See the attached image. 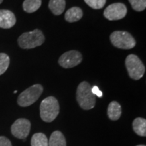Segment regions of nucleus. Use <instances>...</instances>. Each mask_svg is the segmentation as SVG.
I'll return each instance as SVG.
<instances>
[{
	"label": "nucleus",
	"instance_id": "nucleus-1",
	"mask_svg": "<svg viewBox=\"0 0 146 146\" xmlns=\"http://www.w3.org/2000/svg\"><path fill=\"white\" fill-rule=\"evenodd\" d=\"M76 100L85 110L94 108L96 105V96L91 91V87L86 81L82 82L78 85L76 90Z\"/></svg>",
	"mask_w": 146,
	"mask_h": 146
},
{
	"label": "nucleus",
	"instance_id": "nucleus-2",
	"mask_svg": "<svg viewBox=\"0 0 146 146\" xmlns=\"http://www.w3.org/2000/svg\"><path fill=\"white\" fill-rule=\"evenodd\" d=\"M59 112V103L55 97H47L41 102L40 105V116L43 121L46 123L54 121Z\"/></svg>",
	"mask_w": 146,
	"mask_h": 146
},
{
	"label": "nucleus",
	"instance_id": "nucleus-3",
	"mask_svg": "<svg viewBox=\"0 0 146 146\" xmlns=\"http://www.w3.org/2000/svg\"><path fill=\"white\" fill-rule=\"evenodd\" d=\"M45 36L39 29L24 33L18 39V43L23 49H33L44 43Z\"/></svg>",
	"mask_w": 146,
	"mask_h": 146
},
{
	"label": "nucleus",
	"instance_id": "nucleus-4",
	"mask_svg": "<svg viewBox=\"0 0 146 146\" xmlns=\"http://www.w3.org/2000/svg\"><path fill=\"white\" fill-rule=\"evenodd\" d=\"M43 91V87L40 84L32 85L19 95L17 100L18 104L22 107L29 106L39 99Z\"/></svg>",
	"mask_w": 146,
	"mask_h": 146
},
{
	"label": "nucleus",
	"instance_id": "nucleus-5",
	"mask_svg": "<svg viewBox=\"0 0 146 146\" xmlns=\"http://www.w3.org/2000/svg\"><path fill=\"white\" fill-rule=\"evenodd\" d=\"M111 43L114 47L123 50H130L135 46L136 41L133 36L127 31H116L110 36Z\"/></svg>",
	"mask_w": 146,
	"mask_h": 146
},
{
	"label": "nucleus",
	"instance_id": "nucleus-6",
	"mask_svg": "<svg viewBox=\"0 0 146 146\" xmlns=\"http://www.w3.org/2000/svg\"><path fill=\"white\" fill-rule=\"evenodd\" d=\"M125 66L129 76L133 80H139L145 74V66L136 55H129L125 60Z\"/></svg>",
	"mask_w": 146,
	"mask_h": 146
},
{
	"label": "nucleus",
	"instance_id": "nucleus-7",
	"mask_svg": "<svg viewBox=\"0 0 146 146\" xmlns=\"http://www.w3.org/2000/svg\"><path fill=\"white\" fill-rule=\"evenodd\" d=\"M127 8L124 3H114L108 5L104 12V16L109 21H118L125 18Z\"/></svg>",
	"mask_w": 146,
	"mask_h": 146
},
{
	"label": "nucleus",
	"instance_id": "nucleus-8",
	"mask_svg": "<svg viewBox=\"0 0 146 146\" xmlns=\"http://www.w3.org/2000/svg\"><path fill=\"white\" fill-rule=\"evenodd\" d=\"M83 60L81 54L76 50H71L60 56L58 63L64 68H70L79 64Z\"/></svg>",
	"mask_w": 146,
	"mask_h": 146
},
{
	"label": "nucleus",
	"instance_id": "nucleus-9",
	"mask_svg": "<svg viewBox=\"0 0 146 146\" xmlns=\"http://www.w3.org/2000/svg\"><path fill=\"white\" fill-rule=\"evenodd\" d=\"M31 130V123L25 118L16 120L11 127V132L15 137L20 139H25Z\"/></svg>",
	"mask_w": 146,
	"mask_h": 146
},
{
	"label": "nucleus",
	"instance_id": "nucleus-10",
	"mask_svg": "<svg viewBox=\"0 0 146 146\" xmlns=\"http://www.w3.org/2000/svg\"><path fill=\"white\" fill-rule=\"evenodd\" d=\"M14 13L8 10H0V28L10 29L16 24Z\"/></svg>",
	"mask_w": 146,
	"mask_h": 146
},
{
	"label": "nucleus",
	"instance_id": "nucleus-11",
	"mask_svg": "<svg viewBox=\"0 0 146 146\" xmlns=\"http://www.w3.org/2000/svg\"><path fill=\"white\" fill-rule=\"evenodd\" d=\"M108 116L112 120H117L121 116L122 109L120 104L116 101L110 103L108 107Z\"/></svg>",
	"mask_w": 146,
	"mask_h": 146
},
{
	"label": "nucleus",
	"instance_id": "nucleus-12",
	"mask_svg": "<svg viewBox=\"0 0 146 146\" xmlns=\"http://www.w3.org/2000/svg\"><path fill=\"white\" fill-rule=\"evenodd\" d=\"M83 11L78 7H73L67 10L64 18L68 23H74L81 19L83 17Z\"/></svg>",
	"mask_w": 146,
	"mask_h": 146
},
{
	"label": "nucleus",
	"instance_id": "nucleus-13",
	"mask_svg": "<svg viewBox=\"0 0 146 146\" xmlns=\"http://www.w3.org/2000/svg\"><path fill=\"white\" fill-rule=\"evenodd\" d=\"M48 146H66L64 135L59 131H54L48 140Z\"/></svg>",
	"mask_w": 146,
	"mask_h": 146
},
{
	"label": "nucleus",
	"instance_id": "nucleus-14",
	"mask_svg": "<svg viewBox=\"0 0 146 146\" xmlns=\"http://www.w3.org/2000/svg\"><path fill=\"white\" fill-rule=\"evenodd\" d=\"M66 7L65 0H50L49 8L55 15L58 16L63 13Z\"/></svg>",
	"mask_w": 146,
	"mask_h": 146
},
{
	"label": "nucleus",
	"instance_id": "nucleus-15",
	"mask_svg": "<svg viewBox=\"0 0 146 146\" xmlns=\"http://www.w3.org/2000/svg\"><path fill=\"white\" fill-rule=\"evenodd\" d=\"M133 129L137 135L141 137H145L146 120L142 118H135L133 122Z\"/></svg>",
	"mask_w": 146,
	"mask_h": 146
},
{
	"label": "nucleus",
	"instance_id": "nucleus-16",
	"mask_svg": "<svg viewBox=\"0 0 146 146\" xmlns=\"http://www.w3.org/2000/svg\"><path fill=\"white\" fill-rule=\"evenodd\" d=\"M41 0H25L23 3V10L27 13H33L39 9Z\"/></svg>",
	"mask_w": 146,
	"mask_h": 146
},
{
	"label": "nucleus",
	"instance_id": "nucleus-17",
	"mask_svg": "<svg viewBox=\"0 0 146 146\" xmlns=\"http://www.w3.org/2000/svg\"><path fill=\"white\" fill-rule=\"evenodd\" d=\"M31 146H48V139L42 133L34 134L31 138Z\"/></svg>",
	"mask_w": 146,
	"mask_h": 146
},
{
	"label": "nucleus",
	"instance_id": "nucleus-18",
	"mask_svg": "<svg viewBox=\"0 0 146 146\" xmlns=\"http://www.w3.org/2000/svg\"><path fill=\"white\" fill-rule=\"evenodd\" d=\"M10 65V58L6 54L0 53V75L3 74Z\"/></svg>",
	"mask_w": 146,
	"mask_h": 146
},
{
	"label": "nucleus",
	"instance_id": "nucleus-19",
	"mask_svg": "<svg viewBox=\"0 0 146 146\" xmlns=\"http://www.w3.org/2000/svg\"><path fill=\"white\" fill-rule=\"evenodd\" d=\"M133 10L141 12L146 8V0H129Z\"/></svg>",
	"mask_w": 146,
	"mask_h": 146
},
{
	"label": "nucleus",
	"instance_id": "nucleus-20",
	"mask_svg": "<svg viewBox=\"0 0 146 146\" xmlns=\"http://www.w3.org/2000/svg\"><path fill=\"white\" fill-rule=\"evenodd\" d=\"M85 2L95 10H99L104 6L106 0H84Z\"/></svg>",
	"mask_w": 146,
	"mask_h": 146
},
{
	"label": "nucleus",
	"instance_id": "nucleus-21",
	"mask_svg": "<svg viewBox=\"0 0 146 146\" xmlns=\"http://www.w3.org/2000/svg\"><path fill=\"white\" fill-rule=\"evenodd\" d=\"M0 146H12L10 140L5 137L0 136Z\"/></svg>",
	"mask_w": 146,
	"mask_h": 146
},
{
	"label": "nucleus",
	"instance_id": "nucleus-22",
	"mask_svg": "<svg viewBox=\"0 0 146 146\" xmlns=\"http://www.w3.org/2000/svg\"><path fill=\"white\" fill-rule=\"evenodd\" d=\"M91 91H92V93L95 95V96H97L98 98H102V95H103L102 94V91L100 90V89L97 86L91 87Z\"/></svg>",
	"mask_w": 146,
	"mask_h": 146
},
{
	"label": "nucleus",
	"instance_id": "nucleus-23",
	"mask_svg": "<svg viewBox=\"0 0 146 146\" xmlns=\"http://www.w3.org/2000/svg\"><path fill=\"white\" fill-rule=\"evenodd\" d=\"M3 0H0V4H1V3L3 2Z\"/></svg>",
	"mask_w": 146,
	"mask_h": 146
},
{
	"label": "nucleus",
	"instance_id": "nucleus-24",
	"mask_svg": "<svg viewBox=\"0 0 146 146\" xmlns=\"http://www.w3.org/2000/svg\"><path fill=\"white\" fill-rule=\"evenodd\" d=\"M136 146H145V145H136Z\"/></svg>",
	"mask_w": 146,
	"mask_h": 146
},
{
	"label": "nucleus",
	"instance_id": "nucleus-25",
	"mask_svg": "<svg viewBox=\"0 0 146 146\" xmlns=\"http://www.w3.org/2000/svg\"><path fill=\"white\" fill-rule=\"evenodd\" d=\"M14 94H16V93H17V91H16H16H14Z\"/></svg>",
	"mask_w": 146,
	"mask_h": 146
}]
</instances>
